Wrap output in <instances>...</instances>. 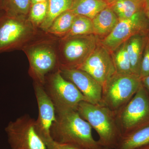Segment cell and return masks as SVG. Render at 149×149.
Wrapping results in <instances>:
<instances>
[{"instance_id": "cell-1", "label": "cell", "mask_w": 149, "mask_h": 149, "mask_svg": "<svg viewBox=\"0 0 149 149\" xmlns=\"http://www.w3.org/2000/svg\"><path fill=\"white\" fill-rule=\"evenodd\" d=\"M56 119L51 129L53 141L80 149L102 148L92 135V128L75 110L56 112Z\"/></svg>"}, {"instance_id": "cell-2", "label": "cell", "mask_w": 149, "mask_h": 149, "mask_svg": "<svg viewBox=\"0 0 149 149\" xmlns=\"http://www.w3.org/2000/svg\"><path fill=\"white\" fill-rule=\"evenodd\" d=\"M76 111L97 133L98 142L102 148H116L122 137L116 113L102 104H94L85 101L80 102Z\"/></svg>"}, {"instance_id": "cell-3", "label": "cell", "mask_w": 149, "mask_h": 149, "mask_svg": "<svg viewBox=\"0 0 149 149\" xmlns=\"http://www.w3.org/2000/svg\"><path fill=\"white\" fill-rule=\"evenodd\" d=\"M116 117L122 137L149 125V96L143 84Z\"/></svg>"}, {"instance_id": "cell-4", "label": "cell", "mask_w": 149, "mask_h": 149, "mask_svg": "<svg viewBox=\"0 0 149 149\" xmlns=\"http://www.w3.org/2000/svg\"><path fill=\"white\" fill-rule=\"evenodd\" d=\"M142 84L139 76L116 72L102 88L101 103L117 112L132 98Z\"/></svg>"}, {"instance_id": "cell-5", "label": "cell", "mask_w": 149, "mask_h": 149, "mask_svg": "<svg viewBox=\"0 0 149 149\" xmlns=\"http://www.w3.org/2000/svg\"><path fill=\"white\" fill-rule=\"evenodd\" d=\"M43 87L54 105L56 112L76 110L80 102H87L75 85L63 76L60 70L46 77Z\"/></svg>"}, {"instance_id": "cell-6", "label": "cell", "mask_w": 149, "mask_h": 149, "mask_svg": "<svg viewBox=\"0 0 149 149\" xmlns=\"http://www.w3.org/2000/svg\"><path fill=\"white\" fill-rule=\"evenodd\" d=\"M5 130L11 149H48L37 133L36 120L29 115L10 121Z\"/></svg>"}, {"instance_id": "cell-7", "label": "cell", "mask_w": 149, "mask_h": 149, "mask_svg": "<svg viewBox=\"0 0 149 149\" xmlns=\"http://www.w3.org/2000/svg\"><path fill=\"white\" fill-rule=\"evenodd\" d=\"M26 16L0 15V54L16 49L33 33L32 23Z\"/></svg>"}, {"instance_id": "cell-8", "label": "cell", "mask_w": 149, "mask_h": 149, "mask_svg": "<svg viewBox=\"0 0 149 149\" xmlns=\"http://www.w3.org/2000/svg\"><path fill=\"white\" fill-rule=\"evenodd\" d=\"M149 22L145 11L141 10L129 18L119 20L113 30L102 40L101 44L109 52H114L134 35L146 34Z\"/></svg>"}, {"instance_id": "cell-9", "label": "cell", "mask_w": 149, "mask_h": 149, "mask_svg": "<svg viewBox=\"0 0 149 149\" xmlns=\"http://www.w3.org/2000/svg\"><path fill=\"white\" fill-rule=\"evenodd\" d=\"M76 68L90 74L102 88L116 72L112 56L109 51L102 45L97 46Z\"/></svg>"}, {"instance_id": "cell-10", "label": "cell", "mask_w": 149, "mask_h": 149, "mask_svg": "<svg viewBox=\"0 0 149 149\" xmlns=\"http://www.w3.org/2000/svg\"><path fill=\"white\" fill-rule=\"evenodd\" d=\"M34 88L38 107L36 130L47 147L53 142L51 137V129L56 119L55 107L42 85L35 82Z\"/></svg>"}, {"instance_id": "cell-11", "label": "cell", "mask_w": 149, "mask_h": 149, "mask_svg": "<svg viewBox=\"0 0 149 149\" xmlns=\"http://www.w3.org/2000/svg\"><path fill=\"white\" fill-rule=\"evenodd\" d=\"M63 54L66 63L63 68H76L97 47V39L93 35L74 36L65 39Z\"/></svg>"}, {"instance_id": "cell-12", "label": "cell", "mask_w": 149, "mask_h": 149, "mask_svg": "<svg viewBox=\"0 0 149 149\" xmlns=\"http://www.w3.org/2000/svg\"><path fill=\"white\" fill-rule=\"evenodd\" d=\"M29 74L35 83L44 86L47 74L52 71L56 65V56L49 46L40 45L31 48L28 53Z\"/></svg>"}, {"instance_id": "cell-13", "label": "cell", "mask_w": 149, "mask_h": 149, "mask_svg": "<svg viewBox=\"0 0 149 149\" xmlns=\"http://www.w3.org/2000/svg\"><path fill=\"white\" fill-rule=\"evenodd\" d=\"M59 70L63 76L75 85L87 102L94 104L101 103L102 87L90 74L77 68Z\"/></svg>"}, {"instance_id": "cell-14", "label": "cell", "mask_w": 149, "mask_h": 149, "mask_svg": "<svg viewBox=\"0 0 149 149\" xmlns=\"http://www.w3.org/2000/svg\"><path fill=\"white\" fill-rule=\"evenodd\" d=\"M146 41V34H139L132 36L126 42V49L132 72L139 77Z\"/></svg>"}, {"instance_id": "cell-15", "label": "cell", "mask_w": 149, "mask_h": 149, "mask_svg": "<svg viewBox=\"0 0 149 149\" xmlns=\"http://www.w3.org/2000/svg\"><path fill=\"white\" fill-rule=\"evenodd\" d=\"M92 21L94 35L106 37L114 29L119 19L108 6L97 14Z\"/></svg>"}, {"instance_id": "cell-16", "label": "cell", "mask_w": 149, "mask_h": 149, "mask_svg": "<svg viewBox=\"0 0 149 149\" xmlns=\"http://www.w3.org/2000/svg\"><path fill=\"white\" fill-rule=\"evenodd\" d=\"M108 4L103 0H73L70 10L77 15L93 19Z\"/></svg>"}, {"instance_id": "cell-17", "label": "cell", "mask_w": 149, "mask_h": 149, "mask_svg": "<svg viewBox=\"0 0 149 149\" xmlns=\"http://www.w3.org/2000/svg\"><path fill=\"white\" fill-rule=\"evenodd\" d=\"M145 1L113 0L108 4L119 20L131 17L134 14L144 10Z\"/></svg>"}, {"instance_id": "cell-18", "label": "cell", "mask_w": 149, "mask_h": 149, "mask_svg": "<svg viewBox=\"0 0 149 149\" xmlns=\"http://www.w3.org/2000/svg\"><path fill=\"white\" fill-rule=\"evenodd\" d=\"M149 143V125L123 137L114 149H137Z\"/></svg>"}, {"instance_id": "cell-19", "label": "cell", "mask_w": 149, "mask_h": 149, "mask_svg": "<svg viewBox=\"0 0 149 149\" xmlns=\"http://www.w3.org/2000/svg\"><path fill=\"white\" fill-rule=\"evenodd\" d=\"M73 1V0H48L47 14L40 27L43 30L47 31L58 16L63 13L70 10Z\"/></svg>"}, {"instance_id": "cell-20", "label": "cell", "mask_w": 149, "mask_h": 149, "mask_svg": "<svg viewBox=\"0 0 149 149\" xmlns=\"http://www.w3.org/2000/svg\"><path fill=\"white\" fill-rule=\"evenodd\" d=\"M76 15L70 10L63 13L55 19L48 32L57 36L66 35L71 28Z\"/></svg>"}, {"instance_id": "cell-21", "label": "cell", "mask_w": 149, "mask_h": 149, "mask_svg": "<svg viewBox=\"0 0 149 149\" xmlns=\"http://www.w3.org/2000/svg\"><path fill=\"white\" fill-rule=\"evenodd\" d=\"M92 19L82 15H76L71 28L64 40L74 36L94 35Z\"/></svg>"}, {"instance_id": "cell-22", "label": "cell", "mask_w": 149, "mask_h": 149, "mask_svg": "<svg viewBox=\"0 0 149 149\" xmlns=\"http://www.w3.org/2000/svg\"><path fill=\"white\" fill-rule=\"evenodd\" d=\"M116 50V52L112 56V58L116 73L123 74H133L126 49V42L123 43Z\"/></svg>"}, {"instance_id": "cell-23", "label": "cell", "mask_w": 149, "mask_h": 149, "mask_svg": "<svg viewBox=\"0 0 149 149\" xmlns=\"http://www.w3.org/2000/svg\"><path fill=\"white\" fill-rule=\"evenodd\" d=\"M31 5V0H4L3 12L11 15L26 16Z\"/></svg>"}, {"instance_id": "cell-24", "label": "cell", "mask_w": 149, "mask_h": 149, "mask_svg": "<svg viewBox=\"0 0 149 149\" xmlns=\"http://www.w3.org/2000/svg\"><path fill=\"white\" fill-rule=\"evenodd\" d=\"M48 9V1L31 5L28 13V20L34 25L40 26L45 19Z\"/></svg>"}, {"instance_id": "cell-25", "label": "cell", "mask_w": 149, "mask_h": 149, "mask_svg": "<svg viewBox=\"0 0 149 149\" xmlns=\"http://www.w3.org/2000/svg\"><path fill=\"white\" fill-rule=\"evenodd\" d=\"M148 43L145 48L141 61L139 75L141 80L149 75V41Z\"/></svg>"}, {"instance_id": "cell-26", "label": "cell", "mask_w": 149, "mask_h": 149, "mask_svg": "<svg viewBox=\"0 0 149 149\" xmlns=\"http://www.w3.org/2000/svg\"><path fill=\"white\" fill-rule=\"evenodd\" d=\"M53 145L56 149H80L68 144H58L53 142Z\"/></svg>"}, {"instance_id": "cell-27", "label": "cell", "mask_w": 149, "mask_h": 149, "mask_svg": "<svg viewBox=\"0 0 149 149\" xmlns=\"http://www.w3.org/2000/svg\"><path fill=\"white\" fill-rule=\"evenodd\" d=\"M143 85L145 88L148 89L149 92V75L141 79Z\"/></svg>"}, {"instance_id": "cell-28", "label": "cell", "mask_w": 149, "mask_h": 149, "mask_svg": "<svg viewBox=\"0 0 149 149\" xmlns=\"http://www.w3.org/2000/svg\"><path fill=\"white\" fill-rule=\"evenodd\" d=\"M144 11L149 22V0H145Z\"/></svg>"}, {"instance_id": "cell-29", "label": "cell", "mask_w": 149, "mask_h": 149, "mask_svg": "<svg viewBox=\"0 0 149 149\" xmlns=\"http://www.w3.org/2000/svg\"><path fill=\"white\" fill-rule=\"evenodd\" d=\"M48 1V0H31V5L36 3L45 2Z\"/></svg>"}, {"instance_id": "cell-30", "label": "cell", "mask_w": 149, "mask_h": 149, "mask_svg": "<svg viewBox=\"0 0 149 149\" xmlns=\"http://www.w3.org/2000/svg\"><path fill=\"white\" fill-rule=\"evenodd\" d=\"M3 1L4 0H0V13L3 12ZM1 14H0V15Z\"/></svg>"}, {"instance_id": "cell-31", "label": "cell", "mask_w": 149, "mask_h": 149, "mask_svg": "<svg viewBox=\"0 0 149 149\" xmlns=\"http://www.w3.org/2000/svg\"><path fill=\"white\" fill-rule=\"evenodd\" d=\"M137 149H149V143Z\"/></svg>"}, {"instance_id": "cell-32", "label": "cell", "mask_w": 149, "mask_h": 149, "mask_svg": "<svg viewBox=\"0 0 149 149\" xmlns=\"http://www.w3.org/2000/svg\"><path fill=\"white\" fill-rule=\"evenodd\" d=\"M52 143L51 146H49L47 147L48 149H56L54 147Z\"/></svg>"}, {"instance_id": "cell-33", "label": "cell", "mask_w": 149, "mask_h": 149, "mask_svg": "<svg viewBox=\"0 0 149 149\" xmlns=\"http://www.w3.org/2000/svg\"><path fill=\"white\" fill-rule=\"evenodd\" d=\"M103 1H105L108 4H109V3H110L113 0H103Z\"/></svg>"}, {"instance_id": "cell-34", "label": "cell", "mask_w": 149, "mask_h": 149, "mask_svg": "<svg viewBox=\"0 0 149 149\" xmlns=\"http://www.w3.org/2000/svg\"><path fill=\"white\" fill-rule=\"evenodd\" d=\"M135 1H145V0H135Z\"/></svg>"}, {"instance_id": "cell-35", "label": "cell", "mask_w": 149, "mask_h": 149, "mask_svg": "<svg viewBox=\"0 0 149 149\" xmlns=\"http://www.w3.org/2000/svg\"><path fill=\"white\" fill-rule=\"evenodd\" d=\"M108 149L104 148H101V149Z\"/></svg>"}]
</instances>
